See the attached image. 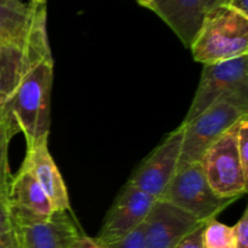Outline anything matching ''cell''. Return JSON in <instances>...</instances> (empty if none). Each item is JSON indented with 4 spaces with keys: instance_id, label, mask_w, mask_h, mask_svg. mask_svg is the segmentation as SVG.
<instances>
[{
    "instance_id": "8fae6325",
    "label": "cell",
    "mask_w": 248,
    "mask_h": 248,
    "mask_svg": "<svg viewBox=\"0 0 248 248\" xmlns=\"http://www.w3.org/2000/svg\"><path fill=\"white\" fill-rule=\"evenodd\" d=\"M205 222L165 200H156L143 227L147 248H174Z\"/></svg>"
},
{
    "instance_id": "7402d4cb",
    "label": "cell",
    "mask_w": 248,
    "mask_h": 248,
    "mask_svg": "<svg viewBox=\"0 0 248 248\" xmlns=\"http://www.w3.org/2000/svg\"><path fill=\"white\" fill-rule=\"evenodd\" d=\"M206 223L199 225L194 232L186 235L178 245L174 248H203V229Z\"/></svg>"
},
{
    "instance_id": "f546056e",
    "label": "cell",
    "mask_w": 248,
    "mask_h": 248,
    "mask_svg": "<svg viewBox=\"0 0 248 248\" xmlns=\"http://www.w3.org/2000/svg\"><path fill=\"white\" fill-rule=\"evenodd\" d=\"M22 248H24V247H23V246H22Z\"/></svg>"
},
{
    "instance_id": "ffe728a7",
    "label": "cell",
    "mask_w": 248,
    "mask_h": 248,
    "mask_svg": "<svg viewBox=\"0 0 248 248\" xmlns=\"http://www.w3.org/2000/svg\"><path fill=\"white\" fill-rule=\"evenodd\" d=\"M232 228L234 248H248V210L244 211L241 218Z\"/></svg>"
},
{
    "instance_id": "8992f818",
    "label": "cell",
    "mask_w": 248,
    "mask_h": 248,
    "mask_svg": "<svg viewBox=\"0 0 248 248\" xmlns=\"http://www.w3.org/2000/svg\"><path fill=\"white\" fill-rule=\"evenodd\" d=\"M160 200H165L200 222L215 219L239 199H224L208 186L200 162L178 167Z\"/></svg>"
},
{
    "instance_id": "ba28073f",
    "label": "cell",
    "mask_w": 248,
    "mask_h": 248,
    "mask_svg": "<svg viewBox=\"0 0 248 248\" xmlns=\"http://www.w3.org/2000/svg\"><path fill=\"white\" fill-rule=\"evenodd\" d=\"M183 140L181 125L136 167L127 183L160 200L178 170Z\"/></svg>"
},
{
    "instance_id": "e0dca14e",
    "label": "cell",
    "mask_w": 248,
    "mask_h": 248,
    "mask_svg": "<svg viewBox=\"0 0 248 248\" xmlns=\"http://www.w3.org/2000/svg\"><path fill=\"white\" fill-rule=\"evenodd\" d=\"M203 248H234L232 228L215 218L203 229Z\"/></svg>"
},
{
    "instance_id": "9a60e30c",
    "label": "cell",
    "mask_w": 248,
    "mask_h": 248,
    "mask_svg": "<svg viewBox=\"0 0 248 248\" xmlns=\"http://www.w3.org/2000/svg\"><path fill=\"white\" fill-rule=\"evenodd\" d=\"M39 2L9 0L0 6V44L22 39L31 31Z\"/></svg>"
},
{
    "instance_id": "7c38bea8",
    "label": "cell",
    "mask_w": 248,
    "mask_h": 248,
    "mask_svg": "<svg viewBox=\"0 0 248 248\" xmlns=\"http://www.w3.org/2000/svg\"><path fill=\"white\" fill-rule=\"evenodd\" d=\"M15 228L24 248H72L82 235L68 212H53L43 222Z\"/></svg>"
},
{
    "instance_id": "4316f807",
    "label": "cell",
    "mask_w": 248,
    "mask_h": 248,
    "mask_svg": "<svg viewBox=\"0 0 248 248\" xmlns=\"http://www.w3.org/2000/svg\"><path fill=\"white\" fill-rule=\"evenodd\" d=\"M136 1H137L140 5H142V6H144V7H147V9L152 10L153 0H136Z\"/></svg>"
},
{
    "instance_id": "2e32d148",
    "label": "cell",
    "mask_w": 248,
    "mask_h": 248,
    "mask_svg": "<svg viewBox=\"0 0 248 248\" xmlns=\"http://www.w3.org/2000/svg\"><path fill=\"white\" fill-rule=\"evenodd\" d=\"M18 133L16 126L0 107V193L7 194L12 179L9 162V147L12 137Z\"/></svg>"
},
{
    "instance_id": "d6986e66",
    "label": "cell",
    "mask_w": 248,
    "mask_h": 248,
    "mask_svg": "<svg viewBox=\"0 0 248 248\" xmlns=\"http://www.w3.org/2000/svg\"><path fill=\"white\" fill-rule=\"evenodd\" d=\"M236 145L242 169L248 174V115L244 116L237 126Z\"/></svg>"
},
{
    "instance_id": "484cf974",
    "label": "cell",
    "mask_w": 248,
    "mask_h": 248,
    "mask_svg": "<svg viewBox=\"0 0 248 248\" xmlns=\"http://www.w3.org/2000/svg\"><path fill=\"white\" fill-rule=\"evenodd\" d=\"M228 0H202V7H203V14H207L210 10L215 9L216 6L219 5H227Z\"/></svg>"
},
{
    "instance_id": "30bf717a",
    "label": "cell",
    "mask_w": 248,
    "mask_h": 248,
    "mask_svg": "<svg viewBox=\"0 0 248 248\" xmlns=\"http://www.w3.org/2000/svg\"><path fill=\"white\" fill-rule=\"evenodd\" d=\"M7 201L14 227L43 222L55 212L50 199L44 193L26 162H22L16 176H12Z\"/></svg>"
},
{
    "instance_id": "d4e9b609",
    "label": "cell",
    "mask_w": 248,
    "mask_h": 248,
    "mask_svg": "<svg viewBox=\"0 0 248 248\" xmlns=\"http://www.w3.org/2000/svg\"><path fill=\"white\" fill-rule=\"evenodd\" d=\"M227 5L235 11L248 17V0H228Z\"/></svg>"
},
{
    "instance_id": "ac0fdd59",
    "label": "cell",
    "mask_w": 248,
    "mask_h": 248,
    "mask_svg": "<svg viewBox=\"0 0 248 248\" xmlns=\"http://www.w3.org/2000/svg\"><path fill=\"white\" fill-rule=\"evenodd\" d=\"M103 248H147V242H145L144 236V227L143 224L131 232L130 234L125 235L121 239L116 241L110 242V244L101 245Z\"/></svg>"
},
{
    "instance_id": "52a82bcc",
    "label": "cell",
    "mask_w": 248,
    "mask_h": 248,
    "mask_svg": "<svg viewBox=\"0 0 248 248\" xmlns=\"http://www.w3.org/2000/svg\"><path fill=\"white\" fill-rule=\"evenodd\" d=\"M239 123L223 135L200 161L208 186L224 199H240L247 193L248 174L242 169L236 145Z\"/></svg>"
},
{
    "instance_id": "83f0119b",
    "label": "cell",
    "mask_w": 248,
    "mask_h": 248,
    "mask_svg": "<svg viewBox=\"0 0 248 248\" xmlns=\"http://www.w3.org/2000/svg\"><path fill=\"white\" fill-rule=\"evenodd\" d=\"M47 0H29V2H39V4H46Z\"/></svg>"
},
{
    "instance_id": "44dd1931",
    "label": "cell",
    "mask_w": 248,
    "mask_h": 248,
    "mask_svg": "<svg viewBox=\"0 0 248 248\" xmlns=\"http://www.w3.org/2000/svg\"><path fill=\"white\" fill-rule=\"evenodd\" d=\"M14 229V223L10 213L7 194L0 193V237Z\"/></svg>"
},
{
    "instance_id": "9c48e42d",
    "label": "cell",
    "mask_w": 248,
    "mask_h": 248,
    "mask_svg": "<svg viewBox=\"0 0 248 248\" xmlns=\"http://www.w3.org/2000/svg\"><path fill=\"white\" fill-rule=\"evenodd\" d=\"M155 201V198L126 183L111 203L94 240L99 245H106L130 234L144 223Z\"/></svg>"
},
{
    "instance_id": "5b68a950",
    "label": "cell",
    "mask_w": 248,
    "mask_h": 248,
    "mask_svg": "<svg viewBox=\"0 0 248 248\" xmlns=\"http://www.w3.org/2000/svg\"><path fill=\"white\" fill-rule=\"evenodd\" d=\"M227 98L248 102V55L203 64L198 90L182 125L190 123L213 104Z\"/></svg>"
},
{
    "instance_id": "4fadbf2b",
    "label": "cell",
    "mask_w": 248,
    "mask_h": 248,
    "mask_svg": "<svg viewBox=\"0 0 248 248\" xmlns=\"http://www.w3.org/2000/svg\"><path fill=\"white\" fill-rule=\"evenodd\" d=\"M23 162L31 169L44 193L50 199L55 212H70L68 189L48 150L47 142L27 149Z\"/></svg>"
},
{
    "instance_id": "f1b7e54d",
    "label": "cell",
    "mask_w": 248,
    "mask_h": 248,
    "mask_svg": "<svg viewBox=\"0 0 248 248\" xmlns=\"http://www.w3.org/2000/svg\"><path fill=\"white\" fill-rule=\"evenodd\" d=\"M9 1V0H0V6H1V5H4L5 2H7Z\"/></svg>"
},
{
    "instance_id": "7a4b0ae2",
    "label": "cell",
    "mask_w": 248,
    "mask_h": 248,
    "mask_svg": "<svg viewBox=\"0 0 248 248\" xmlns=\"http://www.w3.org/2000/svg\"><path fill=\"white\" fill-rule=\"evenodd\" d=\"M190 50L202 64L248 55V17L228 5L216 6L203 16Z\"/></svg>"
},
{
    "instance_id": "603a6c76",
    "label": "cell",
    "mask_w": 248,
    "mask_h": 248,
    "mask_svg": "<svg viewBox=\"0 0 248 248\" xmlns=\"http://www.w3.org/2000/svg\"><path fill=\"white\" fill-rule=\"evenodd\" d=\"M0 248H22L21 237L16 228L0 237Z\"/></svg>"
},
{
    "instance_id": "5bb4252c",
    "label": "cell",
    "mask_w": 248,
    "mask_h": 248,
    "mask_svg": "<svg viewBox=\"0 0 248 248\" xmlns=\"http://www.w3.org/2000/svg\"><path fill=\"white\" fill-rule=\"evenodd\" d=\"M152 11L190 48L205 16L202 0H153Z\"/></svg>"
},
{
    "instance_id": "cb8c5ba5",
    "label": "cell",
    "mask_w": 248,
    "mask_h": 248,
    "mask_svg": "<svg viewBox=\"0 0 248 248\" xmlns=\"http://www.w3.org/2000/svg\"><path fill=\"white\" fill-rule=\"evenodd\" d=\"M72 248H103L94 239L81 235L77 241L74 242Z\"/></svg>"
},
{
    "instance_id": "6da1fadb",
    "label": "cell",
    "mask_w": 248,
    "mask_h": 248,
    "mask_svg": "<svg viewBox=\"0 0 248 248\" xmlns=\"http://www.w3.org/2000/svg\"><path fill=\"white\" fill-rule=\"evenodd\" d=\"M53 58L39 62L23 79L11 98L1 106L7 118L26 140L27 149L47 142L51 125Z\"/></svg>"
},
{
    "instance_id": "277c9868",
    "label": "cell",
    "mask_w": 248,
    "mask_h": 248,
    "mask_svg": "<svg viewBox=\"0 0 248 248\" xmlns=\"http://www.w3.org/2000/svg\"><path fill=\"white\" fill-rule=\"evenodd\" d=\"M248 115V102L227 98L217 102L183 127V140L178 167L195 164L202 160L205 153Z\"/></svg>"
},
{
    "instance_id": "3957f363",
    "label": "cell",
    "mask_w": 248,
    "mask_h": 248,
    "mask_svg": "<svg viewBox=\"0 0 248 248\" xmlns=\"http://www.w3.org/2000/svg\"><path fill=\"white\" fill-rule=\"evenodd\" d=\"M52 57L47 35L46 4L39 5L31 31L22 39L0 44V107L12 97L26 75Z\"/></svg>"
}]
</instances>
